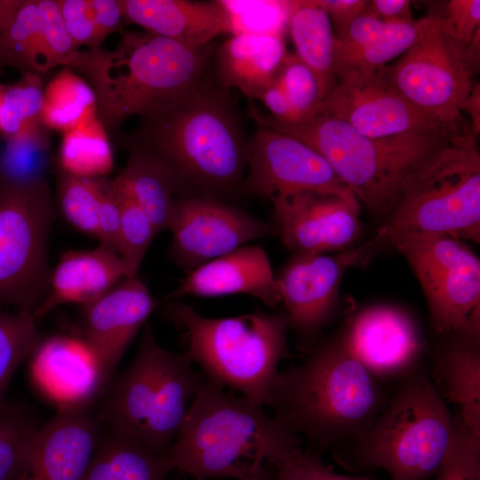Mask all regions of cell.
Returning a JSON list of instances; mask_svg holds the SVG:
<instances>
[{
  "label": "cell",
  "mask_w": 480,
  "mask_h": 480,
  "mask_svg": "<svg viewBox=\"0 0 480 480\" xmlns=\"http://www.w3.org/2000/svg\"><path fill=\"white\" fill-rule=\"evenodd\" d=\"M264 406L204 377L168 452L174 469L197 480H249L301 450L300 437Z\"/></svg>",
  "instance_id": "6da1fadb"
},
{
  "label": "cell",
  "mask_w": 480,
  "mask_h": 480,
  "mask_svg": "<svg viewBox=\"0 0 480 480\" xmlns=\"http://www.w3.org/2000/svg\"><path fill=\"white\" fill-rule=\"evenodd\" d=\"M204 80L163 110L141 119L126 140L157 156L180 191L218 198L244 189L248 144L231 104Z\"/></svg>",
  "instance_id": "7a4b0ae2"
},
{
  "label": "cell",
  "mask_w": 480,
  "mask_h": 480,
  "mask_svg": "<svg viewBox=\"0 0 480 480\" xmlns=\"http://www.w3.org/2000/svg\"><path fill=\"white\" fill-rule=\"evenodd\" d=\"M388 396L338 336L313 348L299 365L279 372L268 407L298 436L334 450L363 434Z\"/></svg>",
  "instance_id": "3957f363"
},
{
  "label": "cell",
  "mask_w": 480,
  "mask_h": 480,
  "mask_svg": "<svg viewBox=\"0 0 480 480\" xmlns=\"http://www.w3.org/2000/svg\"><path fill=\"white\" fill-rule=\"evenodd\" d=\"M119 32L116 49L85 50L79 71L95 93L97 116L107 132L188 94L204 80L212 53L210 44L195 48L148 32Z\"/></svg>",
  "instance_id": "277c9868"
},
{
  "label": "cell",
  "mask_w": 480,
  "mask_h": 480,
  "mask_svg": "<svg viewBox=\"0 0 480 480\" xmlns=\"http://www.w3.org/2000/svg\"><path fill=\"white\" fill-rule=\"evenodd\" d=\"M252 116L259 124L299 139L319 153L358 202L384 223L410 180L460 132L408 133L376 139L324 113L293 123L276 122L255 108Z\"/></svg>",
  "instance_id": "5b68a950"
},
{
  "label": "cell",
  "mask_w": 480,
  "mask_h": 480,
  "mask_svg": "<svg viewBox=\"0 0 480 480\" xmlns=\"http://www.w3.org/2000/svg\"><path fill=\"white\" fill-rule=\"evenodd\" d=\"M163 312L182 332L184 353L206 380L268 406L279 364L291 355L285 312L214 318L180 300H164Z\"/></svg>",
  "instance_id": "8992f818"
},
{
  "label": "cell",
  "mask_w": 480,
  "mask_h": 480,
  "mask_svg": "<svg viewBox=\"0 0 480 480\" xmlns=\"http://www.w3.org/2000/svg\"><path fill=\"white\" fill-rule=\"evenodd\" d=\"M453 427L447 402L428 369L420 367L398 381L372 425L333 450L350 470L383 469L392 480H426L447 450Z\"/></svg>",
  "instance_id": "52a82bcc"
},
{
  "label": "cell",
  "mask_w": 480,
  "mask_h": 480,
  "mask_svg": "<svg viewBox=\"0 0 480 480\" xmlns=\"http://www.w3.org/2000/svg\"><path fill=\"white\" fill-rule=\"evenodd\" d=\"M203 379L185 353L163 348L147 323L133 360L112 383L98 418L112 433L168 455Z\"/></svg>",
  "instance_id": "ba28073f"
},
{
  "label": "cell",
  "mask_w": 480,
  "mask_h": 480,
  "mask_svg": "<svg viewBox=\"0 0 480 480\" xmlns=\"http://www.w3.org/2000/svg\"><path fill=\"white\" fill-rule=\"evenodd\" d=\"M470 125L452 136L410 180L373 238L388 244L404 233L480 241V155Z\"/></svg>",
  "instance_id": "9c48e42d"
},
{
  "label": "cell",
  "mask_w": 480,
  "mask_h": 480,
  "mask_svg": "<svg viewBox=\"0 0 480 480\" xmlns=\"http://www.w3.org/2000/svg\"><path fill=\"white\" fill-rule=\"evenodd\" d=\"M53 202L46 180L18 183L0 177V308L35 316L42 304L51 273Z\"/></svg>",
  "instance_id": "30bf717a"
},
{
  "label": "cell",
  "mask_w": 480,
  "mask_h": 480,
  "mask_svg": "<svg viewBox=\"0 0 480 480\" xmlns=\"http://www.w3.org/2000/svg\"><path fill=\"white\" fill-rule=\"evenodd\" d=\"M388 245L418 279L435 332L480 337V260L467 244L444 234L412 232Z\"/></svg>",
  "instance_id": "8fae6325"
},
{
  "label": "cell",
  "mask_w": 480,
  "mask_h": 480,
  "mask_svg": "<svg viewBox=\"0 0 480 480\" xmlns=\"http://www.w3.org/2000/svg\"><path fill=\"white\" fill-rule=\"evenodd\" d=\"M378 71L422 112L453 126L465 122L460 108L473 84L447 19L441 18L396 61Z\"/></svg>",
  "instance_id": "7c38bea8"
},
{
  "label": "cell",
  "mask_w": 480,
  "mask_h": 480,
  "mask_svg": "<svg viewBox=\"0 0 480 480\" xmlns=\"http://www.w3.org/2000/svg\"><path fill=\"white\" fill-rule=\"evenodd\" d=\"M316 113L335 117L370 138H388L408 133L452 135L460 132L412 105L391 87L379 71H352L339 77Z\"/></svg>",
  "instance_id": "4fadbf2b"
},
{
  "label": "cell",
  "mask_w": 480,
  "mask_h": 480,
  "mask_svg": "<svg viewBox=\"0 0 480 480\" xmlns=\"http://www.w3.org/2000/svg\"><path fill=\"white\" fill-rule=\"evenodd\" d=\"M247 167L244 189L269 201L303 192L357 200L319 153L268 126L259 124L249 140Z\"/></svg>",
  "instance_id": "5bb4252c"
},
{
  "label": "cell",
  "mask_w": 480,
  "mask_h": 480,
  "mask_svg": "<svg viewBox=\"0 0 480 480\" xmlns=\"http://www.w3.org/2000/svg\"><path fill=\"white\" fill-rule=\"evenodd\" d=\"M171 259L188 274L268 235L267 222L218 198L179 196L169 229Z\"/></svg>",
  "instance_id": "9a60e30c"
},
{
  "label": "cell",
  "mask_w": 480,
  "mask_h": 480,
  "mask_svg": "<svg viewBox=\"0 0 480 480\" xmlns=\"http://www.w3.org/2000/svg\"><path fill=\"white\" fill-rule=\"evenodd\" d=\"M378 247L374 239L334 255L297 253L276 276L289 328L303 348L331 319L345 271L369 258Z\"/></svg>",
  "instance_id": "2e32d148"
},
{
  "label": "cell",
  "mask_w": 480,
  "mask_h": 480,
  "mask_svg": "<svg viewBox=\"0 0 480 480\" xmlns=\"http://www.w3.org/2000/svg\"><path fill=\"white\" fill-rule=\"evenodd\" d=\"M159 302L138 277H125L80 306L79 337L108 387L124 353Z\"/></svg>",
  "instance_id": "e0dca14e"
},
{
  "label": "cell",
  "mask_w": 480,
  "mask_h": 480,
  "mask_svg": "<svg viewBox=\"0 0 480 480\" xmlns=\"http://www.w3.org/2000/svg\"><path fill=\"white\" fill-rule=\"evenodd\" d=\"M283 244L294 254L344 251L361 234L360 204L334 194L303 192L270 201Z\"/></svg>",
  "instance_id": "ac0fdd59"
},
{
  "label": "cell",
  "mask_w": 480,
  "mask_h": 480,
  "mask_svg": "<svg viewBox=\"0 0 480 480\" xmlns=\"http://www.w3.org/2000/svg\"><path fill=\"white\" fill-rule=\"evenodd\" d=\"M340 337L380 381L400 380L418 370L425 350L415 320L404 309L389 305L359 311Z\"/></svg>",
  "instance_id": "d6986e66"
},
{
  "label": "cell",
  "mask_w": 480,
  "mask_h": 480,
  "mask_svg": "<svg viewBox=\"0 0 480 480\" xmlns=\"http://www.w3.org/2000/svg\"><path fill=\"white\" fill-rule=\"evenodd\" d=\"M88 408H61L39 426L26 480H81L101 437L102 424Z\"/></svg>",
  "instance_id": "ffe728a7"
},
{
  "label": "cell",
  "mask_w": 480,
  "mask_h": 480,
  "mask_svg": "<svg viewBox=\"0 0 480 480\" xmlns=\"http://www.w3.org/2000/svg\"><path fill=\"white\" fill-rule=\"evenodd\" d=\"M236 293L248 294L271 308L281 302L278 283L261 247L245 244L198 267L164 301Z\"/></svg>",
  "instance_id": "44dd1931"
},
{
  "label": "cell",
  "mask_w": 480,
  "mask_h": 480,
  "mask_svg": "<svg viewBox=\"0 0 480 480\" xmlns=\"http://www.w3.org/2000/svg\"><path fill=\"white\" fill-rule=\"evenodd\" d=\"M28 359L33 380L60 409L89 407L107 388L80 338L43 339Z\"/></svg>",
  "instance_id": "7402d4cb"
},
{
  "label": "cell",
  "mask_w": 480,
  "mask_h": 480,
  "mask_svg": "<svg viewBox=\"0 0 480 480\" xmlns=\"http://www.w3.org/2000/svg\"><path fill=\"white\" fill-rule=\"evenodd\" d=\"M124 18L145 32L189 47L209 45L215 37L230 34L228 14L220 0H117Z\"/></svg>",
  "instance_id": "603a6c76"
},
{
  "label": "cell",
  "mask_w": 480,
  "mask_h": 480,
  "mask_svg": "<svg viewBox=\"0 0 480 480\" xmlns=\"http://www.w3.org/2000/svg\"><path fill=\"white\" fill-rule=\"evenodd\" d=\"M125 277L124 261L112 248L99 244L90 250L68 251L51 268L46 295L35 318L38 320L64 304L82 306Z\"/></svg>",
  "instance_id": "cb8c5ba5"
},
{
  "label": "cell",
  "mask_w": 480,
  "mask_h": 480,
  "mask_svg": "<svg viewBox=\"0 0 480 480\" xmlns=\"http://www.w3.org/2000/svg\"><path fill=\"white\" fill-rule=\"evenodd\" d=\"M445 341L432 356L429 376L442 397L480 438V337L442 336Z\"/></svg>",
  "instance_id": "d4e9b609"
},
{
  "label": "cell",
  "mask_w": 480,
  "mask_h": 480,
  "mask_svg": "<svg viewBox=\"0 0 480 480\" xmlns=\"http://www.w3.org/2000/svg\"><path fill=\"white\" fill-rule=\"evenodd\" d=\"M286 54L282 36L234 35L216 52L217 74L225 88L258 100L276 78Z\"/></svg>",
  "instance_id": "484cf974"
},
{
  "label": "cell",
  "mask_w": 480,
  "mask_h": 480,
  "mask_svg": "<svg viewBox=\"0 0 480 480\" xmlns=\"http://www.w3.org/2000/svg\"><path fill=\"white\" fill-rule=\"evenodd\" d=\"M124 167L113 178L148 214L156 233L169 230L180 192L169 167L140 146H129Z\"/></svg>",
  "instance_id": "4316f807"
},
{
  "label": "cell",
  "mask_w": 480,
  "mask_h": 480,
  "mask_svg": "<svg viewBox=\"0 0 480 480\" xmlns=\"http://www.w3.org/2000/svg\"><path fill=\"white\" fill-rule=\"evenodd\" d=\"M287 31L295 55L315 73L324 99L338 83L334 74L335 33L328 14L316 0H297Z\"/></svg>",
  "instance_id": "83f0119b"
},
{
  "label": "cell",
  "mask_w": 480,
  "mask_h": 480,
  "mask_svg": "<svg viewBox=\"0 0 480 480\" xmlns=\"http://www.w3.org/2000/svg\"><path fill=\"white\" fill-rule=\"evenodd\" d=\"M172 470L167 455L108 430L81 480H168Z\"/></svg>",
  "instance_id": "f1b7e54d"
},
{
  "label": "cell",
  "mask_w": 480,
  "mask_h": 480,
  "mask_svg": "<svg viewBox=\"0 0 480 480\" xmlns=\"http://www.w3.org/2000/svg\"><path fill=\"white\" fill-rule=\"evenodd\" d=\"M58 170L87 178L108 177L114 157L107 131L92 116L64 132L58 154Z\"/></svg>",
  "instance_id": "f546056e"
},
{
  "label": "cell",
  "mask_w": 480,
  "mask_h": 480,
  "mask_svg": "<svg viewBox=\"0 0 480 480\" xmlns=\"http://www.w3.org/2000/svg\"><path fill=\"white\" fill-rule=\"evenodd\" d=\"M441 18L428 16L409 21L387 22L362 48L334 65L337 78L352 72L373 73L403 55Z\"/></svg>",
  "instance_id": "4dcf8cb0"
},
{
  "label": "cell",
  "mask_w": 480,
  "mask_h": 480,
  "mask_svg": "<svg viewBox=\"0 0 480 480\" xmlns=\"http://www.w3.org/2000/svg\"><path fill=\"white\" fill-rule=\"evenodd\" d=\"M92 116H97L92 88L73 69L63 68L44 88L41 120L64 133Z\"/></svg>",
  "instance_id": "1f68e13d"
},
{
  "label": "cell",
  "mask_w": 480,
  "mask_h": 480,
  "mask_svg": "<svg viewBox=\"0 0 480 480\" xmlns=\"http://www.w3.org/2000/svg\"><path fill=\"white\" fill-rule=\"evenodd\" d=\"M51 129L40 116L4 140L0 151V177L18 183L46 180L50 163Z\"/></svg>",
  "instance_id": "d6a6232c"
},
{
  "label": "cell",
  "mask_w": 480,
  "mask_h": 480,
  "mask_svg": "<svg viewBox=\"0 0 480 480\" xmlns=\"http://www.w3.org/2000/svg\"><path fill=\"white\" fill-rule=\"evenodd\" d=\"M38 428L24 407L9 401L0 405V480H26Z\"/></svg>",
  "instance_id": "836d02e7"
},
{
  "label": "cell",
  "mask_w": 480,
  "mask_h": 480,
  "mask_svg": "<svg viewBox=\"0 0 480 480\" xmlns=\"http://www.w3.org/2000/svg\"><path fill=\"white\" fill-rule=\"evenodd\" d=\"M42 340L33 315L0 308V405L8 401L6 391L15 372Z\"/></svg>",
  "instance_id": "e575fe53"
},
{
  "label": "cell",
  "mask_w": 480,
  "mask_h": 480,
  "mask_svg": "<svg viewBox=\"0 0 480 480\" xmlns=\"http://www.w3.org/2000/svg\"><path fill=\"white\" fill-rule=\"evenodd\" d=\"M55 202L64 219L78 231L97 238V209L106 177L87 178L57 169Z\"/></svg>",
  "instance_id": "d590c367"
},
{
  "label": "cell",
  "mask_w": 480,
  "mask_h": 480,
  "mask_svg": "<svg viewBox=\"0 0 480 480\" xmlns=\"http://www.w3.org/2000/svg\"><path fill=\"white\" fill-rule=\"evenodd\" d=\"M38 0H23L12 23L0 38V73L12 68L21 75L38 74Z\"/></svg>",
  "instance_id": "8d00e7d4"
},
{
  "label": "cell",
  "mask_w": 480,
  "mask_h": 480,
  "mask_svg": "<svg viewBox=\"0 0 480 480\" xmlns=\"http://www.w3.org/2000/svg\"><path fill=\"white\" fill-rule=\"evenodd\" d=\"M39 44L37 71L61 66L80 70L85 51H81L68 35L55 0H38Z\"/></svg>",
  "instance_id": "74e56055"
},
{
  "label": "cell",
  "mask_w": 480,
  "mask_h": 480,
  "mask_svg": "<svg viewBox=\"0 0 480 480\" xmlns=\"http://www.w3.org/2000/svg\"><path fill=\"white\" fill-rule=\"evenodd\" d=\"M226 10L230 35L277 36L287 32L296 1L220 0Z\"/></svg>",
  "instance_id": "f35d334b"
},
{
  "label": "cell",
  "mask_w": 480,
  "mask_h": 480,
  "mask_svg": "<svg viewBox=\"0 0 480 480\" xmlns=\"http://www.w3.org/2000/svg\"><path fill=\"white\" fill-rule=\"evenodd\" d=\"M114 183L121 206L117 252L124 261L126 277H134L157 233L144 210L115 180Z\"/></svg>",
  "instance_id": "ab89813d"
},
{
  "label": "cell",
  "mask_w": 480,
  "mask_h": 480,
  "mask_svg": "<svg viewBox=\"0 0 480 480\" xmlns=\"http://www.w3.org/2000/svg\"><path fill=\"white\" fill-rule=\"evenodd\" d=\"M44 92L42 80L35 73L21 75L16 83L0 85V132L4 140L40 116Z\"/></svg>",
  "instance_id": "60d3db41"
},
{
  "label": "cell",
  "mask_w": 480,
  "mask_h": 480,
  "mask_svg": "<svg viewBox=\"0 0 480 480\" xmlns=\"http://www.w3.org/2000/svg\"><path fill=\"white\" fill-rule=\"evenodd\" d=\"M275 81L291 103L297 121L317 112L324 100L318 79L295 54L287 52Z\"/></svg>",
  "instance_id": "b9f144b4"
},
{
  "label": "cell",
  "mask_w": 480,
  "mask_h": 480,
  "mask_svg": "<svg viewBox=\"0 0 480 480\" xmlns=\"http://www.w3.org/2000/svg\"><path fill=\"white\" fill-rule=\"evenodd\" d=\"M435 480H480V438L458 413L447 450L435 473Z\"/></svg>",
  "instance_id": "7bdbcfd3"
},
{
  "label": "cell",
  "mask_w": 480,
  "mask_h": 480,
  "mask_svg": "<svg viewBox=\"0 0 480 480\" xmlns=\"http://www.w3.org/2000/svg\"><path fill=\"white\" fill-rule=\"evenodd\" d=\"M64 26L73 42L89 49L101 48L100 36L91 0H55Z\"/></svg>",
  "instance_id": "ee69618b"
},
{
  "label": "cell",
  "mask_w": 480,
  "mask_h": 480,
  "mask_svg": "<svg viewBox=\"0 0 480 480\" xmlns=\"http://www.w3.org/2000/svg\"><path fill=\"white\" fill-rule=\"evenodd\" d=\"M276 480H372L334 472L316 454L300 450L276 468Z\"/></svg>",
  "instance_id": "f6af8a7d"
},
{
  "label": "cell",
  "mask_w": 480,
  "mask_h": 480,
  "mask_svg": "<svg viewBox=\"0 0 480 480\" xmlns=\"http://www.w3.org/2000/svg\"><path fill=\"white\" fill-rule=\"evenodd\" d=\"M97 239L100 244L117 252L121 206L113 179L106 177L97 209Z\"/></svg>",
  "instance_id": "bcb514c9"
},
{
  "label": "cell",
  "mask_w": 480,
  "mask_h": 480,
  "mask_svg": "<svg viewBox=\"0 0 480 480\" xmlns=\"http://www.w3.org/2000/svg\"><path fill=\"white\" fill-rule=\"evenodd\" d=\"M442 18L447 19L453 29V36L462 50L480 29L479 0H451L445 4Z\"/></svg>",
  "instance_id": "7dc6e473"
},
{
  "label": "cell",
  "mask_w": 480,
  "mask_h": 480,
  "mask_svg": "<svg viewBox=\"0 0 480 480\" xmlns=\"http://www.w3.org/2000/svg\"><path fill=\"white\" fill-rule=\"evenodd\" d=\"M328 14L332 27L340 32L357 17L367 11L368 1L364 0H316Z\"/></svg>",
  "instance_id": "c3c4849f"
},
{
  "label": "cell",
  "mask_w": 480,
  "mask_h": 480,
  "mask_svg": "<svg viewBox=\"0 0 480 480\" xmlns=\"http://www.w3.org/2000/svg\"><path fill=\"white\" fill-rule=\"evenodd\" d=\"M367 11L382 21H409L412 18L409 0H372L368 1Z\"/></svg>",
  "instance_id": "681fc988"
},
{
  "label": "cell",
  "mask_w": 480,
  "mask_h": 480,
  "mask_svg": "<svg viewBox=\"0 0 480 480\" xmlns=\"http://www.w3.org/2000/svg\"><path fill=\"white\" fill-rule=\"evenodd\" d=\"M98 28L105 38L119 30L124 18L116 0H91Z\"/></svg>",
  "instance_id": "f907efd6"
},
{
  "label": "cell",
  "mask_w": 480,
  "mask_h": 480,
  "mask_svg": "<svg viewBox=\"0 0 480 480\" xmlns=\"http://www.w3.org/2000/svg\"><path fill=\"white\" fill-rule=\"evenodd\" d=\"M480 89L479 84L473 85L469 96L461 106L460 112L466 111L471 117L470 127L476 135L480 128Z\"/></svg>",
  "instance_id": "816d5d0a"
},
{
  "label": "cell",
  "mask_w": 480,
  "mask_h": 480,
  "mask_svg": "<svg viewBox=\"0 0 480 480\" xmlns=\"http://www.w3.org/2000/svg\"><path fill=\"white\" fill-rule=\"evenodd\" d=\"M23 0H0V38L14 19Z\"/></svg>",
  "instance_id": "f5cc1de1"
},
{
  "label": "cell",
  "mask_w": 480,
  "mask_h": 480,
  "mask_svg": "<svg viewBox=\"0 0 480 480\" xmlns=\"http://www.w3.org/2000/svg\"><path fill=\"white\" fill-rule=\"evenodd\" d=\"M276 473L270 468H265L256 473L249 480H275Z\"/></svg>",
  "instance_id": "db71d44e"
}]
</instances>
